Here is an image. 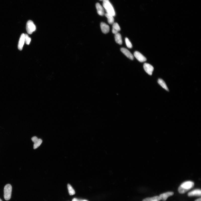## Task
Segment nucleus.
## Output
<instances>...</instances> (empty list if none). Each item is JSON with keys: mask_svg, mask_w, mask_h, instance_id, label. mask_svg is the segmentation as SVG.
<instances>
[{"mask_svg": "<svg viewBox=\"0 0 201 201\" xmlns=\"http://www.w3.org/2000/svg\"><path fill=\"white\" fill-rule=\"evenodd\" d=\"M194 186V183L193 182L188 181L185 182L179 187L178 189V191L180 194H184L193 188Z\"/></svg>", "mask_w": 201, "mask_h": 201, "instance_id": "f257e3e1", "label": "nucleus"}, {"mask_svg": "<svg viewBox=\"0 0 201 201\" xmlns=\"http://www.w3.org/2000/svg\"><path fill=\"white\" fill-rule=\"evenodd\" d=\"M103 6L107 13L113 17L115 15V11L109 0H103Z\"/></svg>", "mask_w": 201, "mask_h": 201, "instance_id": "f03ea898", "label": "nucleus"}, {"mask_svg": "<svg viewBox=\"0 0 201 201\" xmlns=\"http://www.w3.org/2000/svg\"><path fill=\"white\" fill-rule=\"evenodd\" d=\"M12 187L10 184H7L4 187V199L8 201L10 200L12 195Z\"/></svg>", "mask_w": 201, "mask_h": 201, "instance_id": "7ed1b4c3", "label": "nucleus"}, {"mask_svg": "<svg viewBox=\"0 0 201 201\" xmlns=\"http://www.w3.org/2000/svg\"><path fill=\"white\" fill-rule=\"evenodd\" d=\"M26 29L27 33L30 35L32 34L34 32L36 31V26L32 20H29L27 22Z\"/></svg>", "mask_w": 201, "mask_h": 201, "instance_id": "20e7f679", "label": "nucleus"}, {"mask_svg": "<svg viewBox=\"0 0 201 201\" xmlns=\"http://www.w3.org/2000/svg\"><path fill=\"white\" fill-rule=\"evenodd\" d=\"M144 69L145 71L148 74L151 75L154 70V68L151 65L147 63L144 64L143 66Z\"/></svg>", "mask_w": 201, "mask_h": 201, "instance_id": "39448f33", "label": "nucleus"}, {"mask_svg": "<svg viewBox=\"0 0 201 201\" xmlns=\"http://www.w3.org/2000/svg\"><path fill=\"white\" fill-rule=\"evenodd\" d=\"M134 55L135 58L140 62H145L147 60V59L143 55L138 51L134 52Z\"/></svg>", "mask_w": 201, "mask_h": 201, "instance_id": "423d86ee", "label": "nucleus"}, {"mask_svg": "<svg viewBox=\"0 0 201 201\" xmlns=\"http://www.w3.org/2000/svg\"><path fill=\"white\" fill-rule=\"evenodd\" d=\"M32 141L34 143V149H36L40 147L42 143V140L41 139H38L37 137L35 136L31 139Z\"/></svg>", "mask_w": 201, "mask_h": 201, "instance_id": "0eeeda50", "label": "nucleus"}, {"mask_svg": "<svg viewBox=\"0 0 201 201\" xmlns=\"http://www.w3.org/2000/svg\"><path fill=\"white\" fill-rule=\"evenodd\" d=\"M120 50L122 53L126 56L127 57L131 59V60H134V56L127 49L125 48H123L121 49Z\"/></svg>", "mask_w": 201, "mask_h": 201, "instance_id": "6e6552de", "label": "nucleus"}, {"mask_svg": "<svg viewBox=\"0 0 201 201\" xmlns=\"http://www.w3.org/2000/svg\"><path fill=\"white\" fill-rule=\"evenodd\" d=\"M25 42V34H22L20 36L18 45V49L20 51L22 50Z\"/></svg>", "mask_w": 201, "mask_h": 201, "instance_id": "1a4fd4ad", "label": "nucleus"}, {"mask_svg": "<svg viewBox=\"0 0 201 201\" xmlns=\"http://www.w3.org/2000/svg\"><path fill=\"white\" fill-rule=\"evenodd\" d=\"M100 28L103 33L105 34L108 33L109 31V27L108 25L105 23L102 22L100 24Z\"/></svg>", "mask_w": 201, "mask_h": 201, "instance_id": "9d476101", "label": "nucleus"}, {"mask_svg": "<svg viewBox=\"0 0 201 201\" xmlns=\"http://www.w3.org/2000/svg\"><path fill=\"white\" fill-rule=\"evenodd\" d=\"M174 193L173 192H168L165 193L161 194L159 197L161 200L163 201H166L168 197L173 195Z\"/></svg>", "mask_w": 201, "mask_h": 201, "instance_id": "9b49d317", "label": "nucleus"}, {"mask_svg": "<svg viewBox=\"0 0 201 201\" xmlns=\"http://www.w3.org/2000/svg\"><path fill=\"white\" fill-rule=\"evenodd\" d=\"M188 195L189 197L194 196H201V190L199 189L195 190L189 193Z\"/></svg>", "mask_w": 201, "mask_h": 201, "instance_id": "f8f14e48", "label": "nucleus"}, {"mask_svg": "<svg viewBox=\"0 0 201 201\" xmlns=\"http://www.w3.org/2000/svg\"><path fill=\"white\" fill-rule=\"evenodd\" d=\"M113 24L112 32L113 34L115 35L118 33V32L121 29L119 25L117 23H114Z\"/></svg>", "mask_w": 201, "mask_h": 201, "instance_id": "ddd939ff", "label": "nucleus"}, {"mask_svg": "<svg viewBox=\"0 0 201 201\" xmlns=\"http://www.w3.org/2000/svg\"><path fill=\"white\" fill-rule=\"evenodd\" d=\"M96 6L97 10V12L99 15L100 16L103 15L104 14V12L103 8L102 6L99 3H97L96 4Z\"/></svg>", "mask_w": 201, "mask_h": 201, "instance_id": "4468645a", "label": "nucleus"}, {"mask_svg": "<svg viewBox=\"0 0 201 201\" xmlns=\"http://www.w3.org/2000/svg\"><path fill=\"white\" fill-rule=\"evenodd\" d=\"M116 42L120 45H121L122 43V41L121 36L119 33L115 34V36Z\"/></svg>", "mask_w": 201, "mask_h": 201, "instance_id": "2eb2a0df", "label": "nucleus"}, {"mask_svg": "<svg viewBox=\"0 0 201 201\" xmlns=\"http://www.w3.org/2000/svg\"><path fill=\"white\" fill-rule=\"evenodd\" d=\"M158 83L162 87L165 89L167 91H169V89L167 86L165 82L163 80L161 79H158Z\"/></svg>", "mask_w": 201, "mask_h": 201, "instance_id": "dca6fc26", "label": "nucleus"}, {"mask_svg": "<svg viewBox=\"0 0 201 201\" xmlns=\"http://www.w3.org/2000/svg\"><path fill=\"white\" fill-rule=\"evenodd\" d=\"M159 196H155L152 198H148L145 199L142 201H159L161 200Z\"/></svg>", "mask_w": 201, "mask_h": 201, "instance_id": "f3484780", "label": "nucleus"}, {"mask_svg": "<svg viewBox=\"0 0 201 201\" xmlns=\"http://www.w3.org/2000/svg\"><path fill=\"white\" fill-rule=\"evenodd\" d=\"M105 15L108 19V22L109 24H112L114 23V19L113 16L107 13L105 14Z\"/></svg>", "mask_w": 201, "mask_h": 201, "instance_id": "a211bd4d", "label": "nucleus"}, {"mask_svg": "<svg viewBox=\"0 0 201 201\" xmlns=\"http://www.w3.org/2000/svg\"><path fill=\"white\" fill-rule=\"evenodd\" d=\"M67 187L69 195L71 196L74 195L75 194V191L71 185L70 184H68Z\"/></svg>", "mask_w": 201, "mask_h": 201, "instance_id": "6ab92c4d", "label": "nucleus"}, {"mask_svg": "<svg viewBox=\"0 0 201 201\" xmlns=\"http://www.w3.org/2000/svg\"><path fill=\"white\" fill-rule=\"evenodd\" d=\"M25 40L26 44L29 45L31 42V39L29 37L28 35L25 34Z\"/></svg>", "mask_w": 201, "mask_h": 201, "instance_id": "aec40b11", "label": "nucleus"}, {"mask_svg": "<svg viewBox=\"0 0 201 201\" xmlns=\"http://www.w3.org/2000/svg\"><path fill=\"white\" fill-rule=\"evenodd\" d=\"M125 42L127 46L129 49H132V44L128 38H125Z\"/></svg>", "mask_w": 201, "mask_h": 201, "instance_id": "412c9836", "label": "nucleus"}, {"mask_svg": "<svg viewBox=\"0 0 201 201\" xmlns=\"http://www.w3.org/2000/svg\"><path fill=\"white\" fill-rule=\"evenodd\" d=\"M72 201H81L80 199H78L76 198H74L73 199Z\"/></svg>", "mask_w": 201, "mask_h": 201, "instance_id": "4be33fe9", "label": "nucleus"}, {"mask_svg": "<svg viewBox=\"0 0 201 201\" xmlns=\"http://www.w3.org/2000/svg\"><path fill=\"white\" fill-rule=\"evenodd\" d=\"M195 201H201V198H200L196 200Z\"/></svg>", "mask_w": 201, "mask_h": 201, "instance_id": "5701e85b", "label": "nucleus"}, {"mask_svg": "<svg viewBox=\"0 0 201 201\" xmlns=\"http://www.w3.org/2000/svg\"><path fill=\"white\" fill-rule=\"evenodd\" d=\"M81 201H88L87 200H81Z\"/></svg>", "mask_w": 201, "mask_h": 201, "instance_id": "b1692460", "label": "nucleus"}, {"mask_svg": "<svg viewBox=\"0 0 201 201\" xmlns=\"http://www.w3.org/2000/svg\"><path fill=\"white\" fill-rule=\"evenodd\" d=\"M0 201H3L0 198Z\"/></svg>", "mask_w": 201, "mask_h": 201, "instance_id": "393cba45", "label": "nucleus"}]
</instances>
